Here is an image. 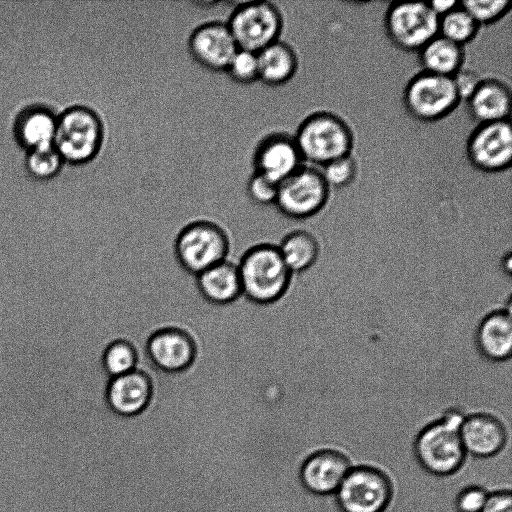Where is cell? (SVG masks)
Instances as JSON below:
<instances>
[{"instance_id": "cell-1", "label": "cell", "mask_w": 512, "mask_h": 512, "mask_svg": "<svg viewBox=\"0 0 512 512\" xmlns=\"http://www.w3.org/2000/svg\"><path fill=\"white\" fill-rule=\"evenodd\" d=\"M464 417L460 410L449 409L417 433L414 454L419 465L429 474L449 476L463 466L467 454L459 429Z\"/></svg>"}, {"instance_id": "cell-2", "label": "cell", "mask_w": 512, "mask_h": 512, "mask_svg": "<svg viewBox=\"0 0 512 512\" xmlns=\"http://www.w3.org/2000/svg\"><path fill=\"white\" fill-rule=\"evenodd\" d=\"M238 271L242 295L257 304H270L282 298L293 277L278 246L273 244L250 248L239 260Z\"/></svg>"}, {"instance_id": "cell-3", "label": "cell", "mask_w": 512, "mask_h": 512, "mask_svg": "<svg viewBox=\"0 0 512 512\" xmlns=\"http://www.w3.org/2000/svg\"><path fill=\"white\" fill-rule=\"evenodd\" d=\"M303 161L325 165L349 155L353 134L348 124L330 112H315L306 117L294 135Z\"/></svg>"}, {"instance_id": "cell-4", "label": "cell", "mask_w": 512, "mask_h": 512, "mask_svg": "<svg viewBox=\"0 0 512 512\" xmlns=\"http://www.w3.org/2000/svg\"><path fill=\"white\" fill-rule=\"evenodd\" d=\"M229 250L227 231L210 219L189 222L175 241V254L180 265L195 276L228 259Z\"/></svg>"}, {"instance_id": "cell-5", "label": "cell", "mask_w": 512, "mask_h": 512, "mask_svg": "<svg viewBox=\"0 0 512 512\" xmlns=\"http://www.w3.org/2000/svg\"><path fill=\"white\" fill-rule=\"evenodd\" d=\"M103 140V122L88 107H71L56 120L53 145L62 158L77 163L89 161L100 151Z\"/></svg>"}, {"instance_id": "cell-6", "label": "cell", "mask_w": 512, "mask_h": 512, "mask_svg": "<svg viewBox=\"0 0 512 512\" xmlns=\"http://www.w3.org/2000/svg\"><path fill=\"white\" fill-rule=\"evenodd\" d=\"M226 24L238 49L258 53L279 40L283 16L272 2L247 1L233 9Z\"/></svg>"}, {"instance_id": "cell-7", "label": "cell", "mask_w": 512, "mask_h": 512, "mask_svg": "<svg viewBox=\"0 0 512 512\" xmlns=\"http://www.w3.org/2000/svg\"><path fill=\"white\" fill-rule=\"evenodd\" d=\"M342 512H385L393 498V486L381 470L353 466L334 493Z\"/></svg>"}, {"instance_id": "cell-8", "label": "cell", "mask_w": 512, "mask_h": 512, "mask_svg": "<svg viewBox=\"0 0 512 512\" xmlns=\"http://www.w3.org/2000/svg\"><path fill=\"white\" fill-rule=\"evenodd\" d=\"M329 186L321 171L302 165L278 184L275 207L291 220H303L317 214L326 204Z\"/></svg>"}, {"instance_id": "cell-9", "label": "cell", "mask_w": 512, "mask_h": 512, "mask_svg": "<svg viewBox=\"0 0 512 512\" xmlns=\"http://www.w3.org/2000/svg\"><path fill=\"white\" fill-rule=\"evenodd\" d=\"M403 100L409 114L424 122L444 118L461 101L451 76L425 71L408 82Z\"/></svg>"}, {"instance_id": "cell-10", "label": "cell", "mask_w": 512, "mask_h": 512, "mask_svg": "<svg viewBox=\"0 0 512 512\" xmlns=\"http://www.w3.org/2000/svg\"><path fill=\"white\" fill-rule=\"evenodd\" d=\"M439 17L428 2H395L385 15L391 41L406 51L420 50L438 35Z\"/></svg>"}, {"instance_id": "cell-11", "label": "cell", "mask_w": 512, "mask_h": 512, "mask_svg": "<svg viewBox=\"0 0 512 512\" xmlns=\"http://www.w3.org/2000/svg\"><path fill=\"white\" fill-rule=\"evenodd\" d=\"M471 164L484 172H499L510 167L512 128L510 120L479 124L466 145Z\"/></svg>"}, {"instance_id": "cell-12", "label": "cell", "mask_w": 512, "mask_h": 512, "mask_svg": "<svg viewBox=\"0 0 512 512\" xmlns=\"http://www.w3.org/2000/svg\"><path fill=\"white\" fill-rule=\"evenodd\" d=\"M252 164L254 173L279 184L303 165V159L294 136L277 131L258 141Z\"/></svg>"}, {"instance_id": "cell-13", "label": "cell", "mask_w": 512, "mask_h": 512, "mask_svg": "<svg viewBox=\"0 0 512 512\" xmlns=\"http://www.w3.org/2000/svg\"><path fill=\"white\" fill-rule=\"evenodd\" d=\"M187 48L200 66L214 72H225L238 50L226 22L221 21L198 25L188 38Z\"/></svg>"}, {"instance_id": "cell-14", "label": "cell", "mask_w": 512, "mask_h": 512, "mask_svg": "<svg viewBox=\"0 0 512 512\" xmlns=\"http://www.w3.org/2000/svg\"><path fill=\"white\" fill-rule=\"evenodd\" d=\"M459 433L466 454L474 458L494 457L510 444V434L503 421L484 411L465 415Z\"/></svg>"}, {"instance_id": "cell-15", "label": "cell", "mask_w": 512, "mask_h": 512, "mask_svg": "<svg viewBox=\"0 0 512 512\" xmlns=\"http://www.w3.org/2000/svg\"><path fill=\"white\" fill-rule=\"evenodd\" d=\"M150 362L163 372L187 369L196 356V345L185 330L166 327L153 333L146 344Z\"/></svg>"}, {"instance_id": "cell-16", "label": "cell", "mask_w": 512, "mask_h": 512, "mask_svg": "<svg viewBox=\"0 0 512 512\" xmlns=\"http://www.w3.org/2000/svg\"><path fill=\"white\" fill-rule=\"evenodd\" d=\"M353 467L349 458L334 449H322L310 455L301 468V482L311 493L332 495Z\"/></svg>"}, {"instance_id": "cell-17", "label": "cell", "mask_w": 512, "mask_h": 512, "mask_svg": "<svg viewBox=\"0 0 512 512\" xmlns=\"http://www.w3.org/2000/svg\"><path fill=\"white\" fill-rule=\"evenodd\" d=\"M475 344L480 354L487 360H509L512 353L511 311L501 308L487 313L477 326Z\"/></svg>"}, {"instance_id": "cell-18", "label": "cell", "mask_w": 512, "mask_h": 512, "mask_svg": "<svg viewBox=\"0 0 512 512\" xmlns=\"http://www.w3.org/2000/svg\"><path fill=\"white\" fill-rule=\"evenodd\" d=\"M152 395V383L142 370H135L111 378L107 387V401L111 409L123 416H133L143 411Z\"/></svg>"}, {"instance_id": "cell-19", "label": "cell", "mask_w": 512, "mask_h": 512, "mask_svg": "<svg viewBox=\"0 0 512 512\" xmlns=\"http://www.w3.org/2000/svg\"><path fill=\"white\" fill-rule=\"evenodd\" d=\"M467 102L471 117L479 124L509 119L511 93L498 79H482Z\"/></svg>"}, {"instance_id": "cell-20", "label": "cell", "mask_w": 512, "mask_h": 512, "mask_svg": "<svg viewBox=\"0 0 512 512\" xmlns=\"http://www.w3.org/2000/svg\"><path fill=\"white\" fill-rule=\"evenodd\" d=\"M198 290L208 302L227 305L242 296L238 262L226 259L196 276Z\"/></svg>"}, {"instance_id": "cell-21", "label": "cell", "mask_w": 512, "mask_h": 512, "mask_svg": "<svg viewBox=\"0 0 512 512\" xmlns=\"http://www.w3.org/2000/svg\"><path fill=\"white\" fill-rule=\"evenodd\" d=\"M259 80L269 86H280L295 75L298 57L294 49L280 39L257 53Z\"/></svg>"}, {"instance_id": "cell-22", "label": "cell", "mask_w": 512, "mask_h": 512, "mask_svg": "<svg viewBox=\"0 0 512 512\" xmlns=\"http://www.w3.org/2000/svg\"><path fill=\"white\" fill-rule=\"evenodd\" d=\"M278 249L292 274L308 272L317 262L320 251L317 238L301 228L287 232Z\"/></svg>"}, {"instance_id": "cell-23", "label": "cell", "mask_w": 512, "mask_h": 512, "mask_svg": "<svg viewBox=\"0 0 512 512\" xmlns=\"http://www.w3.org/2000/svg\"><path fill=\"white\" fill-rule=\"evenodd\" d=\"M464 59L462 46L437 35L419 50V61L423 71L453 76Z\"/></svg>"}, {"instance_id": "cell-24", "label": "cell", "mask_w": 512, "mask_h": 512, "mask_svg": "<svg viewBox=\"0 0 512 512\" xmlns=\"http://www.w3.org/2000/svg\"><path fill=\"white\" fill-rule=\"evenodd\" d=\"M56 119L45 110H34L27 113L19 124V135L22 141L37 148L53 144Z\"/></svg>"}, {"instance_id": "cell-25", "label": "cell", "mask_w": 512, "mask_h": 512, "mask_svg": "<svg viewBox=\"0 0 512 512\" xmlns=\"http://www.w3.org/2000/svg\"><path fill=\"white\" fill-rule=\"evenodd\" d=\"M479 25L470 14L459 5L439 17L438 35L463 45L476 34Z\"/></svg>"}, {"instance_id": "cell-26", "label": "cell", "mask_w": 512, "mask_h": 512, "mask_svg": "<svg viewBox=\"0 0 512 512\" xmlns=\"http://www.w3.org/2000/svg\"><path fill=\"white\" fill-rule=\"evenodd\" d=\"M137 359V351L131 342L116 340L106 347L102 355V365L106 373L115 378L135 370Z\"/></svg>"}, {"instance_id": "cell-27", "label": "cell", "mask_w": 512, "mask_h": 512, "mask_svg": "<svg viewBox=\"0 0 512 512\" xmlns=\"http://www.w3.org/2000/svg\"><path fill=\"white\" fill-rule=\"evenodd\" d=\"M225 72L236 83L251 84L259 80L257 53L238 49Z\"/></svg>"}, {"instance_id": "cell-28", "label": "cell", "mask_w": 512, "mask_h": 512, "mask_svg": "<svg viewBox=\"0 0 512 512\" xmlns=\"http://www.w3.org/2000/svg\"><path fill=\"white\" fill-rule=\"evenodd\" d=\"M459 5L470 14L478 25L497 21L510 8V2L506 0H462Z\"/></svg>"}, {"instance_id": "cell-29", "label": "cell", "mask_w": 512, "mask_h": 512, "mask_svg": "<svg viewBox=\"0 0 512 512\" xmlns=\"http://www.w3.org/2000/svg\"><path fill=\"white\" fill-rule=\"evenodd\" d=\"M323 167L321 173L329 188L349 185L357 172V165L351 154L330 161Z\"/></svg>"}, {"instance_id": "cell-30", "label": "cell", "mask_w": 512, "mask_h": 512, "mask_svg": "<svg viewBox=\"0 0 512 512\" xmlns=\"http://www.w3.org/2000/svg\"><path fill=\"white\" fill-rule=\"evenodd\" d=\"M62 156L53 144L33 148L28 157V166L37 176L48 177L60 167Z\"/></svg>"}, {"instance_id": "cell-31", "label": "cell", "mask_w": 512, "mask_h": 512, "mask_svg": "<svg viewBox=\"0 0 512 512\" xmlns=\"http://www.w3.org/2000/svg\"><path fill=\"white\" fill-rule=\"evenodd\" d=\"M247 196L259 207L274 205L278 192V184L268 178L254 173L247 182Z\"/></svg>"}, {"instance_id": "cell-32", "label": "cell", "mask_w": 512, "mask_h": 512, "mask_svg": "<svg viewBox=\"0 0 512 512\" xmlns=\"http://www.w3.org/2000/svg\"><path fill=\"white\" fill-rule=\"evenodd\" d=\"M491 493L480 485H469L456 495L454 506L457 512H481Z\"/></svg>"}, {"instance_id": "cell-33", "label": "cell", "mask_w": 512, "mask_h": 512, "mask_svg": "<svg viewBox=\"0 0 512 512\" xmlns=\"http://www.w3.org/2000/svg\"><path fill=\"white\" fill-rule=\"evenodd\" d=\"M452 80L460 100L463 98L467 100L476 90L482 79L475 71L460 68L452 76Z\"/></svg>"}, {"instance_id": "cell-34", "label": "cell", "mask_w": 512, "mask_h": 512, "mask_svg": "<svg viewBox=\"0 0 512 512\" xmlns=\"http://www.w3.org/2000/svg\"><path fill=\"white\" fill-rule=\"evenodd\" d=\"M481 512H512L511 490L489 493Z\"/></svg>"}, {"instance_id": "cell-35", "label": "cell", "mask_w": 512, "mask_h": 512, "mask_svg": "<svg viewBox=\"0 0 512 512\" xmlns=\"http://www.w3.org/2000/svg\"><path fill=\"white\" fill-rule=\"evenodd\" d=\"M430 8L433 10V12L438 16L441 17L444 14L448 13L450 10L455 8L458 5V2L456 1H432L428 2Z\"/></svg>"}]
</instances>
